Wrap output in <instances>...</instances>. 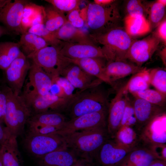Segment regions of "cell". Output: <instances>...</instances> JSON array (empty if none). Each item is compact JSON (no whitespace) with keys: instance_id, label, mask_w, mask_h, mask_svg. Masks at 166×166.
<instances>
[{"instance_id":"obj_1","label":"cell","mask_w":166,"mask_h":166,"mask_svg":"<svg viewBox=\"0 0 166 166\" xmlns=\"http://www.w3.org/2000/svg\"><path fill=\"white\" fill-rule=\"evenodd\" d=\"M109 103L108 92L101 84L75 93L63 113L70 120L87 114L108 111Z\"/></svg>"},{"instance_id":"obj_2","label":"cell","mask_w":166,"mask_h":166,"mask_svg":"<svg viewBox=\"0 0 166 166\" xmlns=\"http://www.w3.org/2000/svg\"><path fill=\"white\" fill-rule=\"evenodd\" d=\"M62 136L66 147L79 158L93 161L103 144L110 138L106 127L78 131Z\"/></svg>"},{"instance_id":"obj_3","label":"cell","mask_w":166,"mask_h":166,"mask_svg":"<svg viewBox=\"0 0 166 166\" xmlns=\"http://www.w3.org/2000/svg\"><path fill=\"white\" fill-rule=\"evenodd\" d=\"M93 42L103 45L108 61H126L133 40L125 31L119 27L99 34H89Z\"/></svg>"},{"instance_id":"obj_4","label":"cell","mask_w":166,"mask_h":166,"mask_svg":"<svg viewBox=\"0 0 166 166\" xmlns=\"http://www.w3.org/2000/svg\"><path fill=\"white\" fill-rule=\"evenodd\" d=\"M102 6L93 2L88 4L86 24L92 31V34H99L118 27L121 16L115 2Z\"/></svg>"},{"instance_id":"obj_5","label":"cell","mask_w":166,"mask_h":166,"mask_svg":"<svg viewBox=\"0 0 166 166\" xmlns=\"http://www.w3.org/2000/svg\"><path fill=\"white\" fill-rule=\"evenodd\" d=\"M60 46H47L27 58L42 68L53 79L60 76L62 71L70 63L61 54Z\"/></svg>"},{"instance_id":"obj_6","label":"cell","mask_w":166,"mask_h":166,"mask_svg":"<svg viewBox=\"0 0 166 166\" xmlns=\"http://www.w3.org/2000/svg\"><path fill=\"white\" fill-rule=\"evenodd\" d=\"M24 142L28 152L38 158L66 147L62 136L56 134L43 135L29 132Z\"/></svg>"},{"instance_id":"obj_7","label":"cell","mask_w":166,"mask_h":166,"mask_svg":"<svg viewBox=\"0 0 166 166\" xmlns=\"http://www.w3.org/2000/svg\"><path fill=\"white\" fill-rule=\"evenodd\" d=\"M53 85L52 77L32 62L29 71L28 81L22 95L25 98L46 96L50 93Z\"/></svg>"},{"instance_id":"obj_8","label":"cell","mask_w":166,"mask_h":166,"mask_svg":"<svg viewBox=\"0 0 166 166\" xmlns=\"http://www.w3.org/2000/svg\"><path fill=\"white\" fill-rule=\"evenodd\" d=\"M108 111L87 114L68 120L56 134L64 136L76 132L107 127Z\"/></svg>"},{"instance_id":"obj_9","label":"cell","mask_w":166,"mask_h":166,"mask_svg":"<svg viewBox=\"0 0 166 166\" xmlns=\"http://www.w3.org/2000/svg\"><path fill=\"white\" fill-rule=\"evenodd\" d=\"M127 82L118 90L109 102L108 110L107 129L113 138L120 127L128 96Z\"/></svg>"},{"instance_id":"obj_10","label":"cell","mask_w":166,"mask_h":166,"mask_svg":"<svg viewBox=\"0 0 166 166\" xmlns=\"http://www.w3.org/2000/svg\"><path fill=\"white\" fill-rule=\"evenodd\" d=\"M31 66L26 56L22 52L4 70L5 81L14 93L20 95L27 73Z\"/></svg>"},{"instance_id":"obj_11","label":"cell","mask_w":166,"mask_h":166,"mask_svg":"<svg viewBox=\"0 0 166 166\" xmlns=\"http://www.w3.org/2000/svg\"><path fill=\"white\" fill-rule=\"evenodd\" d=\"M133 149L123 146L110 138L102 145L93 162L96 166H117Z\"/></svg>"},{"instance_id":"obj_12","label":"cell","mask_w":166,"mask_h":166,"mask_svg":"<svg viewBox=\"0 0 166 166\" xmlns=\"http://www.w3.org/2000/svg\"><path fill=\"white\" fill-rule=\"evenodd\" d=\"M160 42L153 34L142 39L133 40L128 52L127 59L142 67L157 49Z\"/></svg>"},{"instance_id":"obj_13","label":"cell","mask_w":166,"mask_h":166,"mask_svg":"<svg viewBox=\"0 0 166 166\" xmlns=\"http://www.w3.org/2000/svg\"><path fill=\"white\" fill-rule=\"evenodd\" d=\"M60 51L64 57L70 59L99 58L108 61L107 53L102 47L95 43H72L63 42Z\"/></svg>"},{"instance_id":"obj_14","label":"cell","mask_w":166,"mask_h":166,"mask_svg":"<svg viewBox=\"0 0 166 166\" xmlns=\"http://www.w3.org/2000/svg\"><path fill=\"white\" fill-rule=\"evenodd\" d=\"M29 2L25 0H15L7 4L0 11V22L10 32L18 34L24 33L21 22L24 8Z\"/></svg>"},{"instance_id":"obj_15","label":"cell","mask_w":166,"mask_h":166,"mask_svg":"<svg viewBox=\"0 0 166 166\" xmlns=\"http://www.w3.org/2000/svg\"><path fill=\"white\" fill-rule=\"evenodd\" d=\"M136 121V128L140 135L144 127L155 118L165 114V107L134 97L132 100Z\"/></svg>"},{"instance_id":"obj_16","label":"cell","mask_w":166,"mask_h":166,"mask_svg":"<svg viewBox=\"0 0 166 166\" xmlns=\"http://www.w3.org/2000/svg\"><path fill=\"white\" fill-rule=\"evenodd\" d=\"M23 98L30 109L31 116L50 111L63 113L69 100L60 97L55 94L51 93L45 96Z\"/></svg>"},{"instance_id":"obj_17","label":"cell","mask_w":166,"mask_h":166,"mask_svg":"<svg viewBox=\"0 0 166 166\" xmlns=\"http://www.w3.org/2000/svg\"><path fill=\"white\" fill-rule=\"evenodd\" d=\"M60 76L66 79L75 89L80 90L97 86L103 82L85 72L77 65L70 62L62 71Z\"/></svg>"},{"instance_id":"obj_18","label":"cell","mask_w":166,"mask_h":166,"mask_svg":"<svg viewBox=\"0 0 166 166\" xmlns=\"http://www.w3.org/2000/svg\"><path fill=\"white\" fill-rule=\"evenodd\" d=\"M70 62L76 64L87 73L100 79L111 86L113 85L106 73L105 59L99 58H86L80 59L68 58Z\"/></svg>"},{"instance_id":"obj_19","label":"cell","mask_w":166,"mask_h":166,"mask_svg":"<svg viewBox=\"0 0 166 166\" xmlns=\"http://www.w3.org/2000/svg\"><path fill=\"white\" fill-rule=\"evenodd\" d=\"M7 97L4 121L11 135L17 137L23 132L18 123L17 112V97L8 86L4 87Z\"/></svg>"},{"instance_id":"obj_20","label":"cell","mask_w":166,"mask_h":166,"mask_svg":"<svg viewBox=\"0 0 166 166\" xmlns=\"http://www.w3.org/2000/svg\"><path fill=\"white\" fill-rule=\"evenodd\" d=\"M158 159L142 143L132 149L117 166H149Z\"/></svg>"},{"instance_id":"obj_21","label":"cell","mask_w":166,"mask_h":166,"mask_svg":"<svg viewBox=\"0 0 166 166\" xmlns=\"http://www.w3.org/2000/svg\"><path fill=\"white\" fill-rule=\"evenodd\" d=\"M79 158L72 151L65 147L39 158V166H72Z\"/></svg>"},{"instance_id":"obj_22","label":"cell","mask_w":166,"mask_h":166,"mask_svg":"<svg viewBox=\"0 0 166 166\" xmlns=\"http://www.w3.org/2000/svg\"><path fill=\"white\" fill-rule=\"evenodd\" d=\"M146 68L140 67L126 61H108L106 64V73L111 81L134 75Z\"/></svg>"},{"instance_id":"obj_23","label":"cell","mask_w":166,"mask_h":166,"mask_svg":"<svg viewBox=\"0 0 166 166\" xmlns=\"http://www.w3.org/2000/svg\"><path fill=\"white\" fill-rule=\"evenodd\" d=\"M56 38L65 42L72 43H95L89 34L75 28L68 22L53 32Z\"/></svg>"},{"instance_id":"obj_24","label":"cell","mask_w":166,"mask_h":166,"mask_svg":"<svg viewBox=\"0 0 166 166\" xmlns=\"http://www.w3.org/2000/svg\"><path fill=\"white\" fill-rule=\"evenodd\" d=\"M68 120L63 113L50 111L32 115L27 122L29 125L53 126L62 128Z\"/></svg>"},{"instance_id":"obj_25","label":"cell","mask_w":166,"mask_h":166,"mask_svg":"<svg viewBox=\"0 0 166 166\" xmlns=\"http://www.w3.org/2000/svg\"><path fill=\"white\" fill-rule=\"evenodd\" d=\"M16 136L11 135L2 147V166H21Z\"/></svg>"},{"instance_id":"obj_26","label":"cell","mask_w":166,"mask_h":166,"mask_svg":"<svg viewBox=\"0 0 166 166\" xmlns=\"http://www.w3.org/2000/svg\"><path fill=\"white\" fill-rule=\"evenodd\" d=\"M18 43L27 57L49 45L42 38L27 31L21 34Z\"/></svg>"},{"instance_id":"obj_27","label":"cell","mask_w":166,"mask_h":166,"mask_svg":"<svg viewBox=\"0 0 166 166\" xmlns=\"http://www.w3.org/2000/svg\"><path fill=\"white\" fill-rule=\"evenodd\" d=\"M125 30L131 37L141 36L151 30L149 21L144 16L132 17L127 15L124 19Z\"/></svg>"},{"instance_id":"obj_28","label":"cell","mask_w":166,"mask_h":166,"mask_svg":"<svg viewBox=\"0 0 166 166\" xmlns=\"http://www.w3.org/2000/svg\"><path fill=\"white\" fill-rule=\"evenodd\" d=\"M118 144L133 148L140 143V135L134 128L125 125L121 126L113 138Z\"/></svg>"},{"instance_id":"obj_29","label":"cell","mask_w":166,"mask_h":166,"mask_svg":"<svg viewBox=\"0 0 166 166\" xmlns=\"http://www.w3.org/2000/svg\"><path fill=\"white\" fill-rule=\"evenodd\" d=\"M18 43L0 42V69L4 70L20 55L22 51Z\"/></svg>"},{"instance_id":"obj_30","label":"cell","mask_w":166,"mask_h":166,"mask_svg":"<svg viewBox=\"0 0 166 166\" xmlns=\"http://www.w3.org/2000/svg\"><path fill=\"white\" fill-rule=\"evenodd\" d=\"M44 24L51 32L56 31L68 22L64 14L50 4L44 7Z\"/></svg>"},{"instance_id":"obj_31","label":"cell","mask_w":166,"mask_h":166,"mask_svg":"<svg viewBox=\"0 0 166 166\" xmlns=\"http://www.w3.org/2000/svg\"><path fill=\"white\" fill-rule=\"evenodd\" d=\"M150 70L146 68L133 75L127 82L128 92L132 94L149 88Z\"/></svg>"},{"instance_id":"obj_32","label":"cell","mask_w":166,"mask_h":166,"mask_svg":"<svg viewBox=\"0 0 166 166\" xmlns=\"http://www.w3.org/2000/svg\"><path fill=\"white\" fill-rule=\"evenodd\" d=\"M131 94L134 97L143 99L154 105L165 107L166 95L156 90L148 88Z\"/></svg>"},{"instance_id":"obj_33","label":"cell","mask_w":166,"mask_h":166,"mask_svg":"<svg viewBox=\"0 0 166 166\" xmlns=\"http://www.w3.org/2000/svg\"><path fill=\"white\" fill-rule=\"evenodd\" d=\"M166 5L161 3L159 0L152 3L148 7V21L151 29L157 27L164 18Z\"/></svg>"},{"instance_id":"obj_34","label":"cell","mask_w":166,"mask_h":166,"mask_svg":"<svg viewBox=\"0 0 166 166\" xmlns=\"http://www.w3.org/2000/svg\"><path fill=\"white\" fill-rule=\"evenodd\" d=\"M27 32L42 38L49 45L59 46L63 42L56 38L53 32L48 30L44 24H38L32 26L28 29Z\"/></svg>"},{"instance_id":"obj_35","label":"cell","mask_w":166,"mask_h":166,"mask_svg":"<svg viewBox=\"0 0 166 166\" xmlns=\"http://www.w3.org/2000/svg\"><path fill=\"white\" fill-rule=\"evenodd\" d=\"M150 85L156 90L166 95V71L160 68L150 69L149 73Z\"/></svg>"},{"instance_id":"obj_36","label":"cell","mask_w":166,"mask_h":166,"mask_svg":"<svg viewBox=\"0 0 166 166\" xmlns=\"http://www.w3.org/2000/svg\"><path fill=\"white\" fill-rule=\"evenodd\" d=\"M53 81L58 90L54 94L60 97L69 100L73 97L75 89L66 79L60 76L54 79Z\"/></svg>"},{"instance_id":"obj_37","label":"cell","mask_w":166,"mask_h":166,"mask_svg":"<svg viewBox=\"0 0 166 166\" xmlns=\"http://www.w3.org/2000/svg\"><path fill=\"white\" fill-rule=\"evenodd\" d=\"M50 5L64 14L80 9L82 1L80 0H46Z\"/></svg>"},{"instance_id":"obj_38","label":"cell","mask_w":166,"mask_h":166,"mask_svg":"<svg viewBox=\"0 0 166 166\" xmlns=\"http://www.w3.org/2000/svg\"><path fill=\"white\" fill-rule=\"evenodd\" d=\"M136 125V121L132 101L128 95L120 127L127 125L135 128Z\"/></svg>"},{"instance_id":"obj_39","label":"cell","mask_w":166,"mask_h":166,"mask_svg":"<svg viewBox=\"0 0 166 166\" xmlns=\"http://www.w3.org/2000/svg\"><path fill=\"white\" fill-rule=\"evenodd\" d=\"M128 15L132 17L144 16L147 9L142 2L138 0H130L126 5Z\"/></svg>"},{"instance_id":"obj_40","label":"cell","mask_w":166,"mask_h":166,"mask_svg":"<svg viewBox=\"0 0 166 166\" xmlns=\"http://www.w3.org/2000/svg\"><path fill=\"white\" fill-rule=\"evenodd\" d=\"M61 127L53 126L29 125V132L43 135L56 134Z\"/></svg>"},{"instance_id":"obj_41","label":"cell","mask_w":166,"mask_h":166,"mask_svg":"<svg viewBox=\"0 0 166 166\" xmlns=\"http://www.w3.org/2000/svg\"><path fill=\"white\" fill-rule=\"evenodd\" d=\"M159 159L166 161V144L162 143H143Z\"/></svg>"},{"instance_id":"obj_42","label":"cell","mask_w":166,"mask_h":166,"mask_svg":"<svg viewBox=\"0 0 166 166\" xmlns=\"http://www.w3.org/2000/svg\"><path fill=\"white\" fill-rule=\"evenodd\" d=\"M80 9L73 10L67 13L66 16L68 22L73 27L80 28L82 27L85 23L79 14Z\"/></svg>"},{"instance_id":"obj_43","label":"cell","mask_w":166,"mask_h":166,"mask_svg":"<svg viewBox=\"0 0 166 166\" xmlns=\"http://www.w3.org/2000/svg\"><path fill=\"white\" fill-rule=\"evenodd\" d=\"M44 7L38 6L29 2L25 6L23 11V18H32L37 14L42 11Z\"/></svg>"},{"instance_id":"obj_44","label":"cell","mask_w":166,"mask_h":166,"mask_svg":"<svg viewBox=\"0 0 166 166\" xmlns=\"http://www.w3.org/2000/svg\"><path fill=\"white\" fill-rule=\"evenodd\" d=\"M156 27V30L153 34L160 41L162 42L165 45L166 44V18H164Z\"/></svg>"},{"instance_id":"obj_45","label":"cell","mask_w":166,"mask_h":166,"mask_svg":"<svg viewBox=\"0 0 166 166\" xmlns=\"http://www.w3.org/2000/svg\"><path fill=\"white\" fill-rule=\"evenodd\" d=\"M7 101V97L4 87L0 89V123H4V119Z\"/></svg>"},{"instance_id":"obj_46","label":"cell","mask_w":166,"mask_h":166,"mask_svg":"<svg viewBox=\"0 0 166 166\" xmlns=\"http://www.w3.org/2000/svg\"><path fill=\"white\" fill-rule=\"evenodd\" d=\"M11 135L6 127H3L0 123V149L6 141Z\"/></svg>"},{"instance_id":"obj_47","label":"cell","mask_w":166,"mask_h":166,"mask_svg":"<svg viewBox=\"0 0 166 166\" xmlns=\"http://www.w3.org/2000/svg\"><path fill=\"white\" fill-rule=\"evenodd\" d=\"M72 166H96L93 161L90 160L79 158Z\"/></svg>"},{"instance_id":"obj_48","label":"cell","mask_w":166,"mask_h":166,"mask_svg":"<svg viewBox=\"0 0 166 166\" xmlns=\"http://www.w3.org/2000/svg\"><path fill=\"white\" fill-rule=\"evenodd\" d=\"M115 2L113 0H94L93 2L102 6H106L109 5Z\"/></svg>"},{"instance_id":"obj_49","label":"cell","mask_w":166,"mask_h":166,"mask_svg":"<svg viewBox=\"0 0 166 166\" xmlns=\"http://www.w3.org/2000/svg\"><path fill=\"white\" fill-rule=\"evenodd\" d=\"M79 14L81 18L86 23L87 17V5L79 10Z\"/></svg>"},{"instance_id":"obj_50","label":"cell","mask_w":166,"mask_h":166,"mask_svg":"<svg viewBox=\"0 0 166 166\" xmlns=\"http://www.w3.org/2000/svg\"><path fill=\"white\" fill-rule=\"evenodd\" d=\"M149 166H166V161L160 159H156Z\"/></svg>"},{"instance_id":"obj_51","label":"cell","mask_w":166,"mask_h":166,"mask_svg":"<svg viewBox=\"0 0 166 166\" xmlns=\"http://www.w3.org/2000/svg\"><path fill=\"white\" fill-rule=\"evenodd\" d=\"M11 33L6 28L0 25V37L5 35L9 34Z\"/></svg>"},{"instance_id":"obj_52","label":"cell","mask_w":166,"mask_h":166,"mask_svg":"<svg viewBox=\"0 0 166 166\" xmlns=\"http://www.w3.org/2000/svg\"><path fill=\"white\" fill-rule=\"evenodd\" d=\"M160 53L163 63L166 65V48L163 49Z\"/></svg>"},{"instance_id":"obj_53","label":"cell","mask_w":166,"mask_h":166,"mask_svg":"<svg viewBox=\"0 0 166 166\" xmlns=\"http://www.w3.org/2000/svg\"><path fill=\"white\" fill-rule=\"evenodd\" d=\"M11 1L10 0H0V7L3 8Z\"/></svg>"},{"instance_id":"obj_54","label":"cell","mask_w":166,"mask_h":166,"mask_svg":"<svg viewBox=\"0 0 166 166\" xmlns=\"http://www.w3.org/2000/svg\"><path fill=\"white\" fill-rule=\"evenodd\" d=\"M2 147L0 149V166H2Z\"/></svg>"},{"instance_id":"obj_55","label":"cell","mask_w":166,"mask_h":166,"mask_svg":"<svg viewBox=\"0 0 166 166\" xmlns=\"http://www.w3.org/2000/svg\"><path fill=\"white\" fill-rule=\"evenodd\" d=\"M2 8L1 7H0V11L1 10H2Z\"/></svg>"}]
</instances>
